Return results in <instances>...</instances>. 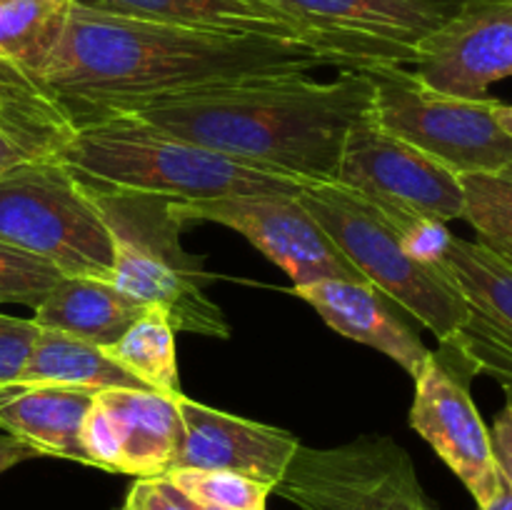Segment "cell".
Returning a JSON list of instances; mask_svg holds the SVG:
<instances>
[{"label":"cell","instance_id":"f1b7e54d","mask_svg":"<svg viewBox=\"0 0 512 510\" xmlns=\"http://www.w3.org/2000/svg\"><path fill=\"white\" fill-rule=\"evenodd\" d=\"M505 405L495 415V423L490 428V443H493L495 465L505 483L512 485V388H505Z\"/></svg>","mask_w":512,"mask_h":510},{"label":"cell","instance_id":"7c38bea8","mask_svg":"<svg viewBox=\"0 0 512 510\" xmlns=\"http://www.w3.org/2000/svg\"><path fill=\"white\" fill-rule=\"evenodd\" d=\"M470 373L450 350L430 353L415 375L410 428L438 453L468 488L478 508L498 495L500 473L495 465L490 428L480 418L470 395Z\"/></svg>","mask_w":512,"mask_h":510},{"label":"cell","instance_id":"ffe728a7","mask_svg":"<svg viewBox=\"0 0 512 510\" xmlns=\"http://www.w3.org/2000/svg\"><path fill=\"white\" fill-rule=\"evenodd\" d=\"M120 448V475L160 478L170 470L183 435L175 398L158 390H100Z\"/></svg>","mask_w":512,"mask_h":510},{"label":"cell","instance_id":"6da1fadb","mask_svg":"<svg viewBox=\"0 0 512 510\" xmlns=\"http://www.w3.org/2000/svg\"><path fill=\"white\" fill-rule=\"evenodd\" d=\"M323 65L353 70L300 40L190 30L70 3L45 83L80 128L168 95Z\"/></svg>","mask_w":512,"mask_h":510},{"label":"cell","instance_id":"3957f363","mask_svg":"<svg viewBox=\"0 0 512 510\" xmlns=\"http://www.w3.org/2000/svg\"><path fill=\"white\" fill-rule=\"evenodd\" d=\"M58 158L88 185L165 195L178 203L233 195H298L303 188L298 180L250 168L133 113L80 125Z\"/></svg>","mask_w":512,"mask_h":510},{"label":"cell","instance_id":"ba28073f","mask_svg":"<svg viewBox=\"0 0 512 510\" xmlns=\"http://www.w3.org/2000/svg\"><path fill=\"white\" fill-rule=\"evenodd\" d=\"M273 493L300 510H430L408 450L385 435L303 448Z\"/></svg>","mask_w":512,"mask_h":510},{"label":"cell","instance_id":"9a60e30c","mask_svg":"<svg viewBox=\"0 0 512 510\" xmlns=\"http://www.w3.org/2000/svg\"><path fill=\"white\" fill-rule=\"evenodd\" d=\"M465 303V320L448 345L470 373L512 388V265L478 240H450L445 255Z\"/></svg>","mask_w":512,"mask_h":510},{"label":"cell","instance_id":"7a4b0ae2","mask_svg":"<svg viewBox=\"0 0 512 510\" xmlns=\"http://www.w3.org/2000/svg\"><path fill=\"white\" fill-rule=\"evenodd\" d=\"M370 110V75L343 70L328 83L283 73L208 85L128 113L250 168L308 185L335 183L345 135Z\"/></svg>","mask_w":512,"mask_h":510},{"label":"cell","instance_id":"7402d4cb","mask_svg":"<svg viewBox=\"0 0 512 510\" xmlns=\"http://www.w3.org/2000/svg\"><path fill=\"white\" fill-rule=\"evenodd\" d=\"M15 385H68L93 393L115 388L150 390L143 380L115 363L100 345L43 328Z\"/></svg>","mask_w":512,"mask_h":510},{"label":"cell","instance_id":"4dcf8cb0","mask_svg":"<svg viewBox=\"0 0 512 510\" xmlns=\"http://www.w3.org/2000/svg\"><path fill=\"white\" fill-rule=\"evenodd\" d=\"M30 158H38V155L25 145V140L20 138L15 130H10L8 125L0 120V175Z\"/></svg>","mask_w":512,"mask_h":510},{"label":"cell","instance_id":"d6986e66","mask_svg":"<svg viewBox=\"0 0 512 510\" xmlns=\"http://www.w3.org/2000/svg\"><path fill=\"white\" fill-rule=\"evenodd\" d=\"M95 393L68 385H8L0 390V430L48 458L88 465L83 420Z\"/></svg>","mask_w":512,"mask_h":510},{"label":"cell","instance_id":"836d02e7","mask_svg":"<svg viewBox=\"0 0 512 510\" xmlns=\"http://www.w3.org/2000/svg\"><path fill=\"white\" fill-rule=\"evenodd\" d=\"M480 510H512V485H508L503 478H500L498 495H495V498Z\"/></svg>","mask_w":512,"mask_h":510},{"label":"cell","instance_id":"4fadbf2b","mask_svg":"<svg viewBox=\"0 0 512 510\" xmlns=\"http://www.w3.org/2000/svg\"><path fill=\"white\" fill-rule=\"evenodd\" d=\"M413 73L428 88L485 98L512 75V0H480L455 10L415 50Z\"/></svg>","mask_w":512,"mask_h":510},{"label":"cell","instance_id":"277c9868","mask_svg":"<svg viewBox=\"0 0 512 510\" xmlns=\"http://www.w3.org/2000/svg\"><path fill=\"white\" fill-rule=\"evenodd\" d=\"M88 188L113 245V283L140 303L168 310L175 330L230 338L223 310L205 293L210 275L180 243L185 223L175 215L173 200L135 190Z\"/></svg>","mask_w":512,"mask_h":510},{"label":"cell","instance_id":"1f68e13d","mask_svg":"<svg viewBox=\"0 0 512 510\" xmlns=\"http://www.w3.org/2000/svg\"><path fill=\"white\" fill-rule=\"evenodd\" d=\"M30 458H38V453H35L33 448H28L25 443H20V440L13 438L10 433L0 430V475Z\"/></svg>","mask_w":512,"mask_h":510},{"label":"cell","instance_id":"5bb4252c","mask_svg":"<svg viewBox=\"0 0 512 510\" xmlns=\"http://www.w3.org/2000/svg\"><path fill=\"white\" fill-rule=\"evenodd\" d=\"M313 33L333 40L355 60L413 65L425 35L450 18L418 0H265Z\"/></svg>","mask_w":512,"mask_h":510},{"label":"cell","instance_id":"2e32d148","mask_svg":"<svg viewBox=\"0 0 512 510\" xmlns=\"http://www.w3.org/2000/svg\"><path fill=\"white\" fill-rule=\"evenodd\" d=\"M175 403L183 435L170 470H230L273 485L275 490L300 450V440L283 428L210 408L183 393L175 395Z\"/></svg>","mask_w":512,"mask_h":510},{"label":"cell","instance_id":"44dd1931","mask_svg":"<svg viewBox=\"0 0 512 510\" xmlns=\"http://www.w3.org/2000/svg\"><path fill=\"white\" fill-rule=\"evenodd\" d=\"M145 310L148 305L120 290L113 280L63 275L33 310V323L108 348Z\"/></svg>","mask_w":512,"mask_h":510},{"label":"cell","instance_id":"484cf974","mask_svg":"<svg viewBox=\"0 0 512 510\" xmlns=\"http://www.w3.org/2000/svg\"><path fill=\"white\" fill-rule=\"evenodd\" d=\"M63 275L50 260L0 240V305H25L35 310Z\"/></svg>","mask_w":512,"mask_h":510},{"label":"cell","instance_id":"ac0fdd59","mask_svg":"<svg viewBox=\"0 0 512 510\" xmlns=\"http://www.w3.org/2000/svg\"><path fill=\"white\" fill-rule=\"evenodd\" d=\"M293 295L315 308V313L343 338L370 345L393 358L408 375H418L430 350L413 333L400 315H395L393 300L385 298L370 283L355 280H318L313 285L293 288Z\"/></svg>","mask_w":512,"mask_h":510},{"label":"cell","instance_id":"e0dca14e","mask_svg":"<svg viewBox=\"0 0 512 510\" xmlns=\"http://www.w3.org/2000/svg\"><path fill=\"white\" fill-rule=\"evenodd\" d=\"M73 3L103 10V13L153 20V23L178 25V28L190 30L300 40V43L318 45V48L338 55L348 63V68L365 70L360 60L345 53L333 40L313 33V30H308L298 20L268 5L265 0H73Z\"/></svg>","mask_w":512,"mask_h":510},{"label":"cell","instance_id":"74e56055","mask_svg":"<svg viewBox=\"0 0 512 510\" xmlns=\"http://www.w3.org/2000/svg\"><path fill=\"white\" fill-rule=\"evenodd\" d=\"M505 108H508V113H512V105H505Z\"/></svg>","mask_w":512,"mask_h":510},{"label":"cell","instance_id":"30bf717a","mask_svg":"<svg viewBox=\"0 0 512 510\" xmlns=\"http://www.w3.org/2000/svg\"><path fill=\"white\" fill-rule=\"evenodd\" d=\"M335 183L363 195L390 223L413 215L440 223L463 220L460 175L388 133L373 113L363 115L345 135Z\"/></svg>","mask_w":512,"mask_h":510},{"label":"cell","instance_id":"83f0119b","mask_svg":"<svg viewBox=\"0 0 512 510\" xmlns=\"http://www.w3.org/2000/svg\"><path fill=\"white\" fill-rule=\"evenodd\" d=\"M83 448L88 455V465H95L108 473H120V448L115 438V428L110 423L108 410L95 393L93 405L83 420Z\"/></svg>","mask_w":512,"mask_h":510},{"label":"cell","instance_id":"d4e9b609","mask_svg":"<svg viewBox=\"0 0 512 510\" xmlns=\"http://www.w3.org/2000/svg\"><path fill=\"white\" fill-rule=\"evenodd\" d=\"M163 478L195 503L223 510H265L273 493V485L230 470L173 468Z\"/></svg>","mask_w":512,"mask_h":510},{"label":"cell","instance_id":"d590c367","mask_svg":"<svg viewBox=\"0 0 512 510\" xmlns=\"http://www.w3.org/2000/svg\"><path fill=\"white\" fill-rule=\"evenodd\" d=\"M500 175H505V178H510V180H512V165H510L508 170H505V173H500Z\"/></svg>","mask_w":512,"mask_h":510},{"label":"cell","instance_id":"8992f818","mask_svg":"<svg viewBox=\"0 0 512 510\" xmlns=\"http://www.w3.org/2000/svg\"><path fill=\"white\" fill-rule=\"evenodd\" d=\"M0 240L65 275L113 280V245L90 188L58 158H30L0 175Z\"/></svg>","mask_w":512,"mask_h":510},{"label":"cell","instance_id":"5b68a950","mask_svg":"<svg viewBox=\"0 0 512 510\" xmlns=\"http://www.w3.org/2000/svg\"><path fill=\"white\" fill-rule=\"evenodd\" d=\"M298 200L373 288L423 323L440 345L453 340L465 320V303L448 265L435 270L410 258L388 215L343 185L308 183Z\"/></svg>","mask_w":512,"mask_h":510},{"label":"cell","instance_id":"9c48e42d","mask_svg":"<svg viewBox=\"0 0 512 510\" xmlns=\"http://www.w3.org/2000/svg\"><path fill=\"white\" fill-rule=\"evenodd\" d=\"M73 0H0V120L38 158L58 155L75 128L45 83Z\"/></svg>","mask_w":512,"mask_h":510},{"label":"cell","instance_id":"603a6c76","mask_svg":"<svg viewBox=\"0 0 512 510\" xmlns=\"http://www.w3.org/2000/svg\"><path fill=\"white\" fill-rule=\"evenodd\" d=\"M105 353L143 380L150 390L170 398L183 393L175 355V325L168 310L160 305H148V310L113 345H108Z\"/></svg>","mask_w":512,"mask_h":510},{"label":"cell","instance_id":"e575fe53","mask_svg":"<svg viewBox=\"0 0 512 510\" xmlns=\"http://www.w3.org/2000/svg\"><path fill=\"white\" fill-rule=\"evenodd\" d=\"M418 3H425V5H433V8H440L445 10V13L453 15L455 10H460L463 5H470V3H480V0H418Z\"/></svg>","mask_w":512,"mask_h":510},{"label":"cell","instance_id":"52a82bcc","mask_svg":"<svg viewBox=\"0 0 512 510\" xmlns=\"http://www.w3.org/2000/svg\"><path fill=\"white\" fill-rule=\"evenodd\" d=\"M365 73L373 80V118L455 175H500L512 165V135L498 120L503 100L440 93L408 65L380 63Z\"/></svg>","mask_w":512,"mask_h":510},{"label":"cell","instance_id":"f546056e","mask_svg":"<svg viewBox=\"0 0 512 510\" xmlns=\"http://www.w3.org/2000/svg\"><path fill=\"white\" fill-rule=\"evenodd\" d=\"M125 503L133 510H183L170 498L160 478H135Z\"/></svg>","mask_w":512,"mask_h":510},{"label":"cell","instance_id":"8fae6325","mask_svg":"<svg viewBox=\"0 0 512 510\" xmlns=\"http://www.w3.org/2000/svg\"><path fill=\"white\" fill-rule=\"evenodd\" d=\"M185 225L218 223L248 238L260 253L288 273L293 288L318 280L368 283L323 225L308 213L298 195H233L210 200H173Z\"/></svg>","mask_w":512,"mask_h":510},{"label":"cell","instance_id":"4316f807","mask_svg":"<svg viewBox=\"0 0 512 510\" xmlns=\"http://www.w3.org/2000/svg\"><path fill=\"white\" fill-rule=\"evenodd\" d=\"M38 333L40 328L33 318L25 320L0 313V390L18 383Z\"/></svg>","mask_w":512,"mask_h":510},{"label":"cell","instance_id":"cb8c5ba5","mask_svg":"<svg viewBox=\"0 0 512 510\" xmlns=\"http://www.w3.org/2000/svg\"><path fill=\"white\" fill-rule=\"evenodd\" d=\"M465 193L463 220L478 243L512 265V180L505 175H460Z\"/></svg>","mask_w":512,"mask_h":510},{"label":"cell","instance_id":"8d00e7d4","mask_svg":"<svg viewBox=\"0 0 512 510\" xmlns=\"http://www.w3.org/2000/svg\"><path fill=\"white\" fill-rule=\"evenodd\" d=\"M120 510H133V508H130V505H128V503H125V505H123V508H120Z\"/></svg>","mask_w":512,"mask_h":510},{"label":"cell","instance_id":"d6a6232c","mask_svg":"<svg viewBox=\"0 0 512 510\" xmlns=\"http://www.w3.org/2000/svg\"><path fill=\"white\" fill-rule=\"evenodd\" d=\"M160 480H163V485H165V490H168V493H170V498H173L175 503H178L180 508H183V510H223V508H210V505L195 503V500H190L188 495H183V493H180L178 488H173V485H170L168 480L163 478V475H160Z\"/></svg>","mask_w":512,"mask_h":510}]
</instances>
